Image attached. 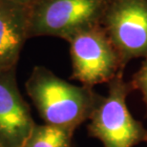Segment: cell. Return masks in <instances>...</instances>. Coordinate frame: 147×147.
I'll return each mask as SVG.
<instances>
[{"label": "cell", "instance_id": "6da1fadb", "mask_svg": "<svg viewBox=\"0 0 147 147\" xmlns=\"http://www.w3.org/2000/svg\"><path fill=\"white\" fill-rule=\"evenodd\" d=\"M26 90L46 124L73 133L90 119L101 98L93 88L71 84L41 66L33 69Z\"/></svg>", "mask_w": 147, "mask_h": 147}, {"label": "cell", "instance_id": "7a4b0ae2", "mask_svg": "<svg viewBox=\"0 0 147 147\" xmlns=\"http://www.w3.org/2000/svg\"><path fill=\"white\" fill-rule=\"evenodd\" d=\"M134 89L119 74L108 82L107 96H101L90 117L88 132L103 147H135L145 142L147 129L134 119L126 98Z\"/></svg>", "mask_w": 147, "mask_h": 147}, {"label": "cell", "instance_id": "3957f363", "mask_svg": "<svg viewBox=\"0 0 147 147\" xmlns=\"http://www.w3.org/2000/svg\"><path fill=\"white\" fill-rule=\"evenodd\" d=\"M108 0H36L29 8L30 37L50 36L69 42L101 24Z\"/></svg>", "mask_w": 147, "mask_h": 147}, {"label": "cell", "instance_id": "277c9868", "mask_svg": "<svg viewBox=\"0 0 147 147\" xmlns=\"http://www.w3.org/2000/svg\"><path fill=\"white\" fill-rule=\"evenodd\" d=\"M69 43L72 78L83 86L108 83L124 73L125 66L101 24L78 34Z\"/></svg>", "mask_w": 147, "mask_h": 147}, {"label": "cell", "instance_id": "5b68a950", "mask_svg": "<svg viewBox=\"0 0 147 147\" xmlns=\"http://www.w3.org/2000/svg\"><path fill=\"white\" fill-rule=\"evenodd\" d=\"M101 26L124 66L147 57V0H108Z\"/></svg>", "mask_w": 147, "mask_h": 147}, {"label": "cell", "instance_id": "8992f818", "mask_svg": "<svg viewBox=\"0 0 147 147\" xmlns=\"http://www.w3.org/2000/svg\"><path fill=\"white\" fill-rule=\"evenodd\" d=\"M34 126L16 85L14 70L0 73V147H22Z\"/></svg>", "mask_w": 147, "mask_h": 147}, {"label": "cell", "instance_id": "52a82bcc", "mask_svg": "<svg viewBox=\"0 0 147 147\" xmlns=\"http://www.w3.org/2000/svg\"><path fill=\"white\" fill-rule=\"evenodd\" d=\"M29 37V8L0 0V73L14 70Z\"/></svg>", "mask_w": 147, "mask_h": 147}, {"label": "cell", "instance_id": "ba28073f", "mask_svg": "<svg viewBox=\"0 0 147 147\" xmlns=\"http://www.w3.org/2000/svg\"><path fill=\"white\" fill-rule=\"evenodd\" d=\"M73 132L49 124L36 125L22 147H72Z\"/></svg>", "mask_w": 147, "mask_h": 147}, {"label": "cell", "instance_id": "9c48e42d", "mask_svg": "<svg viewBox=\"0 0 147 147\" xmlns=\"http://www.w3.org/2000/svg\"><path fill=\"white\" fill-rule=\"evenodd\" d=\"M130 83L134 91H140L147 109V57L143 61L140 68L134 74Z\"/></svg>", "mask_w": 147, "mask_h": 147}, {"label": "cell", "instance_id": "30bf717a", "mask_svg": "<svg viewBox=\"0 0 147 147\" xmlns=\"http://www.w3.org/2000/svg\"><path fill=\"white\" fill-rule=\"evenodd\" d=\"M8 1H11V2L16 3V4H18V5L25 6V7L30 8L31 6L36 2V0H8Z\"/></svg>", "mask_w": 147, "mask_h": 147}, {"label": "cell", "instance_id": "8fae6325", "mask_svg": "<svg viewBox=\"0 0 147 147\" xmlns=\"http://www.w3.org/2000/svg\"><path fill=\"white\" fill-rule=\"evenodd\" d=\"M146 142L147 143V136H146V139H145V142Z\"/></svg>", "mask_w": 147, "mask_h": 147}]
</instances>
